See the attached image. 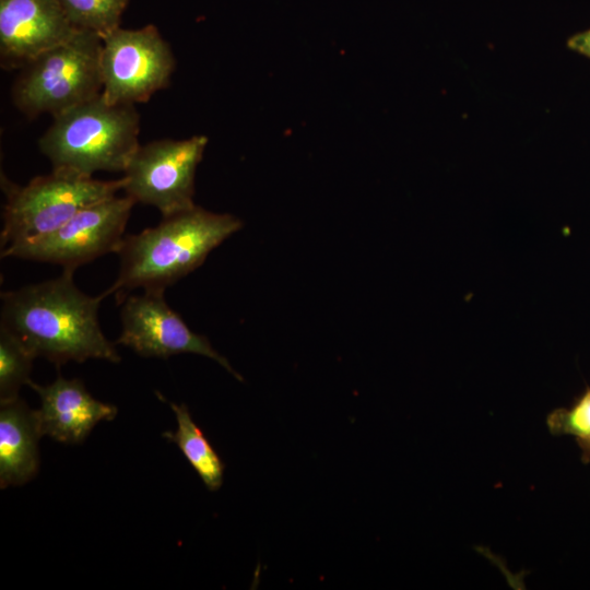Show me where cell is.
<instances>
[{"label":"cell","instance_id":"cell-2","mask_svg":"<svg viewBox=\"0 0 590 590\" xmlns=\"http://www.w3.org/2000/svg\"><path fill=\"white\" fill-rule=\"evenodd\" d=\"M243 227L238 217L201 206L163 216L154 227L125 235L117 251L120 264L115 283L104 297L122 302L135 288L165 292L196 269L209 253Z\"/></svg>","mask_w":590,"mask_h":590},{"label":"cell","instance_id":"cell-13","mask_svg":"<svg viewBox=\"0 0 590 590\" xmlns=\"http://www.w3.org/2000/svg\"><path fill=\"white\" fill-rule=\"evenodd\" d=\"M156 394L172 408L177 422V430L164 432L163 438L177 445L209 491H217L223 484L224 462L192 420L186 404H176L161 393Z\"/></svg>","mask_w":590,"mask_h":590},{"label":"cell","instance_id":"cell-9","mask_svg":"<svg viewBox=\"0 0 590 590\" xmlns=\"http://www.w3.org/2000/svg\"><path fill=\"white\" fill-rule=\"evenodd\" d=\"M122 330L117 344L128 346L142 357L167 358L181 353L206 356L236 379L243 377L213 349L206 337L194 333L164 298V292L144 291L129 295L120 310Z\"/></svg>","mask_w":590,"mask_h":590},{"label":"cell","instance_id":"cell-15","mask_svg":"<svg viewBox=\"0 0 590 590\" xmlns=\"http://www.w3.org/2000/svg\"><path fill=\"white\" fill-rule=\"evenodd\" d=\"M129 0H57L64 15L78 31H90L102 38L119 27Z\"/></svg>","mask_w":590,"mask_h":590},{"label":"cell","instance_id":"cell-12","mask_svg":"<svg viewBox=\"0 0 590 590\" xmlns=\"http://www.w3.org/2000/svg\"><path fill=\"white\" fill-rule=\"evenodd\" d=\"M35 410L17 398L0 409V486L23 485L39 469L42 437Z\"/></svg>","mask_w":590,"mask_h":590},{"label":"cell","instance_id":"cell-6","mask_svg":"<svg viewBox=\"0 0 590 590\" xmlns=\"http://www.w3.org/2000/svg\"><path fill=\"white\" fill-rule=\"evenodd\" d=\"M134 203L127 194L93 203L46 236L1 249V257L49 262L75 271L101 256L117 253Z\"/></svg>","mask_w":590,"mask_h":590},{"label":"cell","instance_id":"cell-4","mask_svg":"<svg viewBox=\"0 0 590 590\" xmlns=\"http://www.w3.org/2000/svg\"><path fill=\"white\" fill-rule=\"evenodd\" d=\"M103 38L78 31L67 42L40 54L23 66L12 98L27 117L58 116L102 94Z\"/></svg>","mask_w":590,"mask_h":590},{"label":"cell","instance_id":"cell-3","mask_svg":"<svg viewBox=\"0 0 590 590\" xmlns=\"http://www.w3.org/2000/svg\"><path fill=\"white\" fill-rule=\"evenodd\" d=\"M52 118L38 141L52 169L87 177L98 170L123 173L140 145L134 105H113L102 94Z\"/></svg>","mask_w":590,"mask_h":590},{"label":"cell","instance_id":"cell-1","mask_svg":"<svg viewBox=\"0 0 590 590\" xmlns=\"http://www.w3.org/2000/svg\"><path fill=\"white\" fill-rule=\"evenodd\" d=\"M63 270L51 280L1 293L0 326L13 333L35 357L57 366L90 358L119 363L120 355L103 333L98 308L103 294L90 296Z\"/></svg>","mask_w":590,"mask_h":590},{"label":"cell","instance_id":"cell-16","mask_svg":"<svg viewBox=\"0 0 590 590\" xmlns=\"http://www.w3.org/2000/svg\"><path fill=\"white\" fill-rule=\"evenodd\" d=\"M551 434L574 437L582 451L583 461L590 459V388L569 408H560L546 417Z\"/></svg>","mask_w":590,"mask_h":590},{"label":"cell","instance_id":"cell-11","mask_svg":"<svg viewBox=\"0 0 590 590\" xmlns=\"http://www.w3.org/2000/svg\"><path fill=\"white\" fill-rule=\"evenodd\" d=\"M27 386L40 400L35 414L42 435L60 442H82L97 423L113 421L118 412L115 405L93 398L76 378L66 379L59 375L47 386L33 380Z\"/></svg>","mask_w":590,"mask_h":590},{"label":"cell","instance_id":"cell-8","mask_svg":"<svg viewBox=\"0 0 590 590\" xmlns=\"http://www.w3.org/2000/svg\"><path fill=\"white\" fill-rule=\"evenodd\" d=\"M206 144L205 135L140 144L123 172L122 190L162 216L194 206V176Z\"/></svg>","mask_w":590,"mask_h":590},{"label":"cell","instance_id":"cell-7","mask_svg":"<svg viewBox=\"0 0 590 590\" xmlns=\"http://www.w3.org/2000/svg\"><path fill=\"white\" fill-rule=\"evenodd\" d=\"M101 67L103 98L113 105H135L169 85L175 58L154 25L119 26L103 37Z\"/></svg>","mask_w":590,"mask_h":590},{"label":"cell","instance_id":"cell-10","mask_svg":"<svg viewBox=\"0 0 590 590\" xmlns=\"http://www.w3.org/2000/svg\"><path fill=\"white\" fill-rule=\"evenodd\" d=\"M57 0H0V52L24 66L75 33Z\"/></svg>","mask_w":590,"mask_h":590},{"label":"cell","instance_id":"cell-5","mask_svg":"<svg viewBox=\"0 0 590 590\" xmlns=\"http://www.w3.org/2000/svg\"><path fill=\"white\" fill-rule=\"evenodd\" d=\"M125 185L52 169L19 186L1 174L5 196L0 233L1 249L42 238L67 223L82 209L114 197Z\"/></svg>","mask_w":590,"mask_h":590},{"label":"cell","instance_id":"cell-17","mask_svg":"<svg viewBox=\"0 0 590 590\" xmlns=\"http://www.w3.org/2000/svg\"><path fill=\"white\" fill-rule=\"evenodd\" d=\"M567 47L590 59V28L570 36L567 39Z\"/></svg>","mask_w":590,"mask_h":590},{"label":"cell","instance_id":"cell-14","mask_svg":"<svg viewBox=\"0 0 590 590\" xmlns=\"http://www.w3.org/2000/svg\"><path fill=\"white\" fill-rule=\"evenodd\" d=\"M33 353L9 330L0 326V404L19 398L23 385H28Z\"/></svg>","mask_w":590,"mask_h":590}]
</instances>
